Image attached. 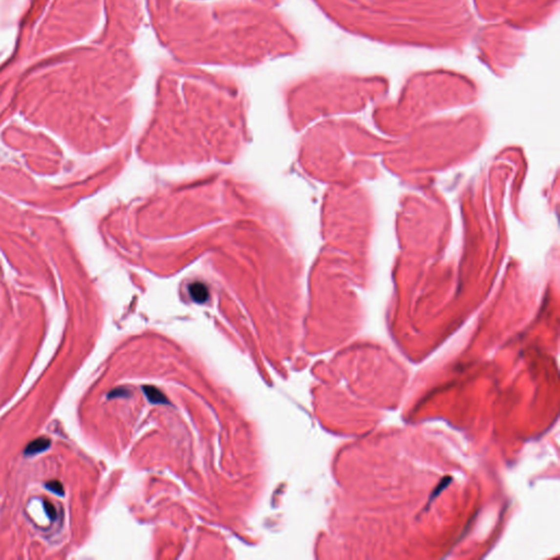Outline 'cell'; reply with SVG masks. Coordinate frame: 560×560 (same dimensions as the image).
Instances as JSON below:
<instances>
[{"label": "cell", "instance_id": "obj_1", "mask_svg": "<svg viewBox=\"0 0 560 560\" xmlns=\"http://www.w3.org/2000/svg\"><path fill=\"white\" fill-rule=\"evenodd\" d=\"M190 296L197 303H204L208 300L209 291L203 282H194L188 287Z\"/></svg>", "mask_w": 560, "mask_h": 560}, {"label": "cell", "instance_id": "obj_2", "mask_svg": "<svg viewBox=\"0 0 560 560\" xmlns=\"http://www.w3.org/2000/svg\"><path fill=\"white\" fill-rule=\"evenodd\" d=\"M144 391L146 393L147 397L150 402H152L153 404H167L168 403V399L164 397L163 394L159 391L158 388H152V387H145Z\"/></svg>", "mask_w": 560, "mask_h": 560}, {"label": "cell", "instance_id": "obj_3", "mask_svg": "<svg viewBox=\"0 0 560 560\" xmlns=\"http://www.w3.org/2000/svg\"><path fill=\"white\" fill-rule=\"evenodd\" d=\"M49 441L46 439H39L34 441L32 444H30L29 449H27V453L29 454H33L36 452H40V451H43V450L46 449L48 447Z\"/></svg>", "mask_w": 560, "mask_h": 560}, {"label": "cell", "instance_id": "obj_4", "mask_svg": "<svg viewBox=\"0 0 560 560\" xmlns=\"http://www.w3.org/2000/svg\"><path fill=\"white\" fill-rule=\"evenodd\" d=\"M47 487H48L50 490H52V491H54V493H57L58 495H62V494H63V487H62V485L58 484L57 481H54V483H52V484H48Z\"/></svg>", "mask_w": 560, "mask_h": 560}]
</instances>
